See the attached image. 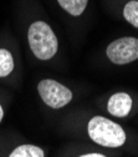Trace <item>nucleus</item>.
<instances>
[{
	"label": "nucleus",
	"instance_id": "f257e3e1",
	"mask_svg": "<svg viewBox=\"0 0 138 157\" xmlns=\"http://www.w3.org/2000/svg\"><path fill=\"white\" fill-rule=\"evenodd\" d=\"M88 137L97 145L118 148L126 144L127 136L121 125L103 116H95L87 124Z\"/></svg>",
	"mask_w": 138,
	"mask_h": 157
},
{
	"label": "nucleus",
	"instance_id": "f03ea898",
	"mask_svg": "<svg viewBox=\"0 0 138 157\" xmlns=\"http://www.w3.org/2000/svg\"><path fill=\"white\" fill-rule=\"evenodd\" d=\"M28 40L31 51L39 60H50L58 49V41L54 30L45 21H35L28 30Z\"/></svg>",
	"mask_w": 138,
	"mask_h": 157
},
{
	"label": "nucleus",
	"instance_id": "7ed1b4c3",
	"mask_svg": "<svg viewBox=\"0 0 138 157\" xmlns=\"http://www.w3.org/2000/svg\"><path fill=\"white\" fill-rule=\"evenodd\" d=\"M39 95L51 109H62L72 100V91L52 78H45L37 84Z\"/></svg>",
	"mask_w": 138,
	"mask_h": 157
},
{
	"label": "nucleus",
	"instance_id": "20e7f679",
	"mask_svg": "<svg viewBox=\"0 0 138 157\" xmlns=\"http://www.w3.org/2000/svg\"><path fill=\"white\" fill-rule=\"evenodd\" d=\"M106 55L114 65H127L138 60V39L133 36L116 39L107 46Z\"/></svg>",
	"mask_w": 138,
	"mask_h": 157
},
{
	"label": "nucleus",
	"instance_id": "39448f33",
	"mask_svg": "<svg viewBox=\"0 0 138 157\" xmlns=\"http://www.w3.org/2000/svg\"><path fill=\"white\" fill-rule=\"evenodd\" d=\"M132 97L127 92H116L107 101V111L114 117H126L132 110Z\"/></svg>",
	"mask_w": 138,
	"mask_h": 157
},
{
	"label": "nucleus",
	"instance_id": "423d86ee",
	"mask_svg": "<svg viewBox=\"0 0 138 157\" xmlns=\"http://www.w3.org/2000/svg\"><path fill=\"white\" fill-rule=\"evenodd\" d=\"M57 3L70 15L80 16L85 11L88 0H57Z\"/></svg>",
	"mask_w": 138,
	"mask_h": 157
},
{
	"label": "nucleus",
	"instance_id": "0eeeda50",
	"mask_svg": "<svg viewBox=\"0 0 138 157\" xmlns=\"http://www.w3.org/2000/svg\"><path fill=\"white\" fill-rule=\"evenodd\" d=\"M9 157H45L43 148L34 145H21L17 146Z\"/></svg>",
	"mask_w": 138,
	"mask_h": 157
},
{
	"label": "nucleus",
	"instance_id": "6e6552de",
	"mask_svg": "<svg viewBox=\"0 0 138 157\" xmlns=\"http://www.w3.org/2000/svg\"><path fill=\"white\" fill-rule=\"evenodd\" d=\"M14 70V59L9 50L0 49V77H6Z\"/></svg>",
	"mask_w": 138,
	"mask_h": 157
},
{
	"label": "nucleus",
	"instance_id": "1a4fd4ad",
	"mask_svg": "<svg viewBox=\"0 0 138 157\" xmlns=\"http://www.w3.org/2000/svg\"><path fill=\"white\" fill-rule=\"evenodd\" d=\"M123 17L127 23L138 29V0H129L125 5Z\"/></svg>",
	"mask_w": 138,
	"mask_h": 157
},
{
	"label": "nucleus",
	"instance_id": "9d476101",
	"mask_svg": "<svg viewBox=\"0 0 138 157\" xmlns=\"http://www.w3.org/2000/svg\"><path fill=\"white\" fill-rule=\"evenodd\" d=\"M78 157H107L105 156L103 153H98V152H91V153H85V155H81Z\"/></svg>",
	"mask_w": 138,
	"mask_h": 157
},
{
	"label": "nucleus",
	"instance_id": "9b49d317",
	"mask_svg": "<svg viewBox=\"0 0 138 157\" xmlns=\"http://www.w3.org/2000/svg\"><path fill=\"white\" fill-rule=\"evenodd\" d=\"M3 116H4V111H3L2 105H0V122H2V120H3Z\"/></svg>",
	"mask_w": 138,
	"mask_h": 157
}]
</instances>
